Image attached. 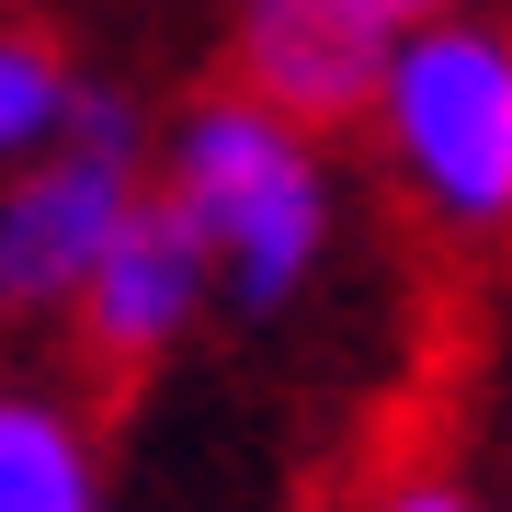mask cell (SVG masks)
Masks as SVG:
<instances>
[{"label":"cell","mask_w":512,"mask_h":512,"mask_svg":"<svg viewBox=\"0 0 512 512\" xmlns=\"http://www.w3.org/2000/svg\"><path fill=\"white\" fill-rule=\"evenodd\" d=\"M148 183L194 228V251L217 262L228 319L308 308L319 274L342 262V160H330V126L262 103L251 80H217L183 114H160Z\"/></svg>","instance_id":"6da1fadb"},{"label":"cell","mask_w":512,"mask_h":512,"mask_svg":"<svg viewBox=\"0 0 512 512\" xmlns=\"http://www.w3.org/2000/svg\"><path fill=\"white\" fill-rule=\"evenodd\" d=\"M353 126L421 228L512 239V0H467L410 35Z\"/></svg>","instance_id":"7a4b0ae2"},{"label":"cell","mask_w":512,"mask_h":512,"mask_svg":"<svg viewBox=\"0 0 512 512\" xmlns=\"http://www.w3.org/2000/svg\"><path fill=\"white\" fill-rule=\"evenodd\" d=\"M148 137L160 126L103 80L92 126H80L69 148L0 171V319L69 330V308L103 274V251L137 228V205H148Z\"/></svg>","instance_id":"3957f363"},{"label":"cell","mask_w":512,"mask_h":512,"mask_svg":"<svg viewBox=\"0 0 512 512\" xmlns=\"http://www.w3.org/2000/svg\"><path fill=\"white\" fill-rule=\"evenodd\" d=\"M444 12H467V0H228V80H251L262 103L308 114V126H353L387 57L433 35Z\"/></svg>","instance_id":"277c9868"},{"label":"cell","mask_w":512,"mask_h":512,"mask_svg":"<svg viewBox=\"0 0 512 512\" xmlns=\"http://www.w3.org/2000/svg\"><path fill=\"white\" fill-rule=\"evenodd\" d=\"M205 319H217V262L194 251V228L160 205V183H148L137 228L103 251L92 296L69 308V342H80V365H103V376H148V365H171Z\"/></svg>","instance_id":"5b68a950"},{"label":"cell","mask_w":512,"mask_h":512,"mask_svg":"<svg viewBox=\"0 0 512 512\" xmlns=\"http://www.w3.org/2000/svg\"><path fill=\"white\" fill-rule=\"evenodd\" d=\"M0 512H114V456L80 387L0 376Z\"/></svg>","instance_id":"8992f818"},{"label":"cell","mask_w":512,"mask_h":512,"mask_svg":"<svg viewBox=\"0 0 512 512\" xmlns=\"http://www.w3.org/2000/svg\"><path fill=\"white\" fill-rule=\"evenodd\" d=\"M103 80L69 57V35H46V23L0 12V171L46 160V148H69L80 126H92Z\"/></svg>","instance_id":"52a82bcc"},{"label":"cell","mask_w":512,"mask_h":512,"mask_svg":"<svg viewBox=\"0 0 512 512\" xmlns=\"http://www.w3.org/2000/svg\"><path fill=\"white\" fill-rule=\"evenodd\" d=\"M365 512H501V501L478 490L467 467H387L365 490Z\"/></svg>","instance_id":"ba28073f"}]
</instances>
